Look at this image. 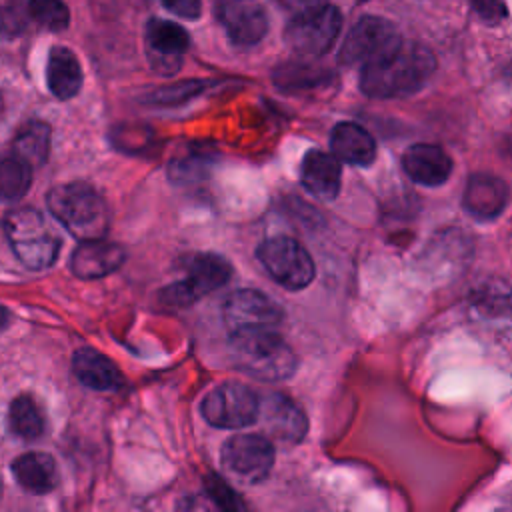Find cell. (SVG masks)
I'll list each match as a JSON object with an SVG mask.
<instances>
[{"mask_svg": "<svg viewBox=\"0 0 512 512\" xmlns=\"http://www.w3.org/2000/svg\"><path fill=\"white\" fill-rule=\"evenodd\" d=\"M436 70L432 50L418 42L400 40L384 54L362 64L360 90L370 98H404L426 86Z\"/></svg>", "mask_w": 512, "mask_h": 512, "instance_id": "1", "label": "cell"}, {"mask_svg": "<svg viewBox=\"0 0 512 512\" xmlns=\"http://www.w3.org/2000/svg\"><path fill=\"white\" fill-rule=\"evenodd\" d=\"M230 354L238 370L262 382L288 380L298 368L292 346L272 328L234 330Z\"/></svg>", "mask_w": 512, "mask_h": 512, "instance_id": "2", "label": "cell"}, {"mask_svg": "<svg viewBox=\"0 0 512 512\" xmlns=\"http://www.w3.org/2000/svg\"><path fill=\"white\" fill-rule=\"evenodd\" d=\"M46 204L52 216L78 240L104 238L110 212L102 194L86 182H66L54 186Z\"/></svg>", "mask_w": 512, "mask_h": 512, "instance_id": "3", "label": "cell"}, {"mask_svg": "<svg viewBox=\"0 0 512 512\" xmlns=\"http://www.w3.org/2000/svg\"><path fill=\"white\" fill-rule=\"evenodd\" d=\"M4 232L16 258L30 270L50 268L60 252V236L34 208H14L4 216Z\"/></svg>", "mask_w": 512, "mask_h": 512, "instance_id": "4", "label": "cell"}, {"mask_svg": "<svg viewBox=\"0 0 512 512\" xmlns=\"http://www.w3.org/2000/svg\"><path fill=\"white\" fill-rule=\"evenodd\" d=\"M256 258L268 276L288 290L306 288L316 274L308 250L290 236H272L258 244Z\"/></svg>", "mask_w": 512, "mask_h": 512, "instance_id": "5", "label": "cell"}, {"mask_svg": "<svg viewBox=\"0 0 512 512\" xmlns=\"http://www.w3.org/2000/svg\"><path fill=\"white\" fill-rule=\"evenodd\" d=\"M232 276L230 262L214 252L196 254L188 264V274L160 292V302L174 308H184L202 296L224 286Z\"/></svg>", "mask_w": 512, "mask_h": 512, "instance_id": "6", "label": "cell"}, {"mask_svg": "<svg viewBox=\"0 0 512 512\" xmlns=\"http://www.w3.org/2000/svg\"><path fill=\"white\" fill-rule=\"evenodd\" d=\"M224 470L240 484L254 486L268 478L274 466V444L264 434H234L220 450Z\"/></svg>", "mask_w": 512, "mask_h": 512, "instance_id": "7", "label": "cell"}, {"mask_svg": "<svg viewBox=\"0 0 512 512\" xmlns=\"http://www.w3.org/2000/svg\"><path fill=\"white\" fill-rule=\"evenodd\" d=\"M258 394L244 384L224 382L214 386L202 400L200 412L204 420L216 428L240 430L256 422Z\"/></svg>", "mask_w": 512, "mask_h": 512, "instance_id": "8", "label": "cell"}, {"mask_svg": "<svg viewBox=\"0 0 512 512\" xmlns=\"http://www.w3.org/2000/svg\"><path fill=\"white\" fill-rule=\"evenodd\" d=\"M340 28V10L324 4L316 10L294 14L284 30V40L300 56H320L332 48Z\"/></svg>", "mask_w": 512, "mask_h": 512, "instance_id": "9", "label": "cell"}, {"mask_svg": "<svg viewBox=\"0 0 512 512\" xmlns=\"http://www.w3.org/2000/svg\"><path fill=\"white\" fill-rule=\"evenodd\" d=\"M400 40L402 38L390 20L380 16H364L348 32L338 52V60L346 66L366 64L390 50Z\"/></svg>", "mask_w": 512, "mask_h": 512, "instance_id": "10", "label": "cell"}, {"mask_svg": "<svg viewBox=\"0 0 512 512\" xmlns=\"http://www.w3.org/2000/svg\"><path fill=\"white\" fill-rule=\"evenodd\" d=\"M256 420L262 422L264 436L274 444L296 446L308 430V422L300 406L286 394H266L258 404Z\"/></svg>", "mask_w": 512, "mask_h": 512, "instance_id": "11", "label": "cell"}, {"mask_svg": "<svg viewBox=\"0 0 512 512\" xmlns=\"http://www.w3.org/2000/svg\"><path fill=\"white\" fill-rule=\"evenodd\" d=\"M222 316L230 332L242 328H272L280 324L284 312L270 296L252 288H240L226 296Z\"/></svg>", "mask_w": 512, "mask_h": 512, "instance_id": "12", "label": "cell"}, {"mask_svg": "<svg viewBox=\"0 0 512 512\" xmlns=\"http://www.w3.org/2000/svg\"><path fill=\"white\" fill-rule=\"evenodd\" d=\"M216 14L230 42L240 48L256 46L268 32L266 10L248 0H224Z\"/></svg>", "mask_w": 512, "mask_h": 512, "instance_id": "13", "label": "cell"}, {"mask_svg": "<svg viewBox=\"0 0 512 512\" xmlns=\"http://www.w3.org/2000/svg\"><path fill=\"white\" fill-rule=\"evenodd\" d=\"M146 46L154 68L162 74H172L180 68V60L190 48V36L180 24L152 18L146 24Z\"/></svg>", "mask_w": 512, "mask_h": 512, "instance_id": "14", "label": "cell"}, {"mask_svg": "<svg viewBox=\"0 0 512 512\" xmlns=\"http://www.w3.org/2000/svg\"><path fill=\"white\" fill-rule=\"evenodd\" d=\"M508 204V186L500 176L478 172L466 182L462 194V208L480 222L496 220Z\"/></svg>", "mask_w": 512, "mask_h": 512, "instance_id": "15", "label": "cell"}, {"mask_svg": "<svg viewBox=\"0 0 512 512\" xmlns=\"http://www.w3.org/2000/svg\"><path fill=\"white\" fill-rule=\"evenodd\" d=\"M126 260V250L104 238L82 240L70 258V268L74 276L82 280H96L116 272Z\"/></svg>", "mask_w": 512, "mask_h": 512, "instance_id": "16", "label": "cell"}, {"mask_svg": "<svg viewBox=\"0 0 512 512\" xmlns=\"http://www.w3.org/2000/svg\"><path fill=\"white\" fill-rule=\"evenodd\" d=\"M404 172L420 186H442L452 174V158L438 144H412L402 156Z\"/></svg>", "mask_w": 512, "mask_h": 512, "instance_id": "17", "label": "cell"}, {"mask_svg": "<svg viewBox=\"0 0 512 512\" xmlns=\"http://www.w3.org/2000/svg\"><path fill=\"white\" fill-rule=\"evenodd\" d=\"M300 182L312 196L332 200L340 192L342 162L334 154L312 148L302 158Z\"/></svg>", "mask_w": 512, "mask_h": 512, "instance_id": "18", "label": "cell"}, {"mask_svg": "<svg viewBox=\"0 0 512 512\" xmlns=\"http://www.w3.org/2000/svg\"><path fill=\"white\" fill-rule=\"evenodd\" d=\"M332 154L352 166H370L376 158V142L372 134L356 122H340L330 134Z\"/></svg>", "mask_w": 512, "mask_h": 512, "instance_id": "19", "label": "cell"}, {"mask_svg": "<svg viewBox=\"0 0 512 512\" xmlns=\"http://www.w3.org/2000/svg\"><path fill=\"white\" fill-rule=\"evenodd\" d=\"M72 370L84 386L100 392L120 388L124 382L118 366L94 348H80L72 358Z\"/></svg>", "mask_w": 512, "mask_h": 512, "instance_id": "20", "label": "cell"}, {"mask_svg": "<svg viewBox=\"0 0 512 512\" xmlns=\"http://www.w3.org/2000/svg\"><path fill=\"white\" fill-rule=\"evenodd\" d=\"M46 82L60 100L74 98L82 88V68L76 54L64 46H54L46 64Z\"/></svg>", "mask_w": 512, "mask_h": 512, "instance_id": "21", "label": "cell"}, {"mask_svg": "<svg viewBox=\"0 0 512 512\" xmlns=\"http://www.w3.org/2000/svg\"><path fill=\"white\" fill-rule=\"evenodd\" d=\"M12 474L16 482L34 494L52 492L58 484L56 462L44 452H26L12 462Z\"/></svg>", "mask_w": 512, "mask_h": 512, "instance_id": "22", "label": "cell"}, {"mask_svg": "<svg viewBox=\"0 0 512 512\" xmlns=\"http://www.w3.org/2000/svg\"><path fill=\"white\" fill-rule=\"evenodd\" d=\"M12 152L32 168L42 166L50 154V126L42 120H28L12 138Z\"/></svg>", "mask_w": 512, "mask_h": 512, "instance_id": "23", "label": "cell"}, {"mask_svg": "<svg viewBox=\"0 0 512 512\" xmlns=\"http://www.w3.org/2000/svg\"><path fill=\"white\" fill-rule=\"evenodd\" d=\"M332 74L326 68L314 66L310 62H284L272 72V80L280 90L300 92L326 84Z\"/></svg>", "mask_w": 512, "mask_h": 512, "instance_id": "24", "label": "cell"}, {"mask_svg": "<svg viewBox=\"0 0 512 512\" xmlns=\"http://www.w3.org/2000/svg\"><path fill=\"white\" fill-rule=\"evenodd\" d=\"M8 426L14 436L22 440H36L44 434V416L30 394H20L12 400L8 410Z\"/></svg>", "mask_w": 512, "mask_h": 512, "instance_id": "25", "label": "cell"}, {"mask_svg": "<svg viewBox=\"0 0 512 512\" xmlns=\"http://www.w3.org/2000/svg\"><path fill=\"white\" fill-rule=\"evenodd\" d=\"M32 184V166L20 156L0 154V202L22 198Z\"/></svg>", "mask_w": 512, "mask_h": 512, "instance_id": "26", "label": "cell"}, {"mask_svg": "<svg viewBox=\"0 0 512 512\" xmlns=\"http://www.w3.org/2000/svg\"><path fill=\"white\" fill-rule=\"evenodd\" d=\"M212 164H214V156L210 154V150L194 146L186 154L172 158L168 166V174L172 182L192 184L206 178L210 174Z\"/></svg>", "mask_w": 512, "mask_h": 512, "instance_id": "27", "label": "cell"}, {"mask_svg": "<svg viewBox=\"0 0 512 512\" xmlns=\"http://www.w3.org/2000/svg\"><path fill=\"white\" fill-rule=\"evenodd\" d=\"M28 14L38 26L52 32L64 30L70 22V12L62 0H30Z\"/></svg>", "mask_w": 512, "mask_h": 512, "instance_id": "28", "label": "cell"}, {"mask_svg": "<svg viewBox=\"0 0 512 512\" xmlns=\"http://www.w3.org/2000/svg\"><path fill=\"white\" fill-rule=\"evenodd\" d=\"M206 86H208V82L188 80V82H180V84H174V86L160 88L148 100L154 102V104H180V102L200 94Z\"/></svg>", "mask_w": 512, "mask_h": 512, "instance_id": "29", "label": "cell"}, {"mask_svg": "<svg viewBox=\"0 0 512 512\" xmlns=\"http://www.w3.org/2000/svg\"><path fill=\"white\" fill-rule=\"evenodd\" d=\"M204 488L208 492V498L222 510H242L244 502L240 500V496L216 474L206 476Z\"/></svg>", "mask_w": 512, "mask_h": 512, "instance_id": "30", "label": "cell"}, {"mask_svg": "<svg viewBox=\"0 0 512 512\" xmlns=\"http://www.w3.org/2000/svg\"><path fill=\"white\" fill-rule=\"evenodd\" d=\"M162 4L184 20H196L202 14V0H162Z\"/></svg>", "mask_w": 512, "mask_h": 512, "instance_id": "31", "label": "cell"}, {"mask_svg": "<svg viewBox=\"0 0 512 512\" xmlns=\"http://www.w3.org/2000/svg\"><path fill=\"white\" fill-rule=\"evenodd\" d=\"M476 14L486 22H500L506 14L502 0H472Z\"/></svg>", "mask_w": 512, "mask_h": 512, "instance_id": "32", "label": "cell"}, {"mask_svg": "<svg viewBox=\"0 0 512 512\" xmlns=\"http://www.w3.org/2000/svg\"><path fill=\"white\" fill-rule=\"evenodd\" d=\"M284 10H290L292 14H302L316 10L326 4V0H276Z\"/></svg>", "mask_w": 512, "mask_h": 512, "instance_id": "33", "label": "cell"}, {"mask_svg": "<svg viewBox=\"0 0 512 512\" xmlns=\"http://www.w3.org/2000/svg\"><path fill=\"white\" fill-rule=\"evenodd\" d=\"M8 326V310L4 306H0V332Z\"/></svg>", "mask_w": 512, "mask_h": 512, "instance_id": "34", "label": "cell"}, {"mask_svg": "<svg viewBox=\"0 0 512 512\" xmlns=\"http://www.w3.org/2000/svg\"><path fill=\"white\" fill-rule=\"evenodd\" d=\"M0 498H2V478H0Z\"/></svg>", "mask_w": 512, "mask_h": 512, "instance_id": "35", "label": "cell"}, {"mask_svg": "<svg viewBox=\"0 0 512 512\" xmlns=\"http://www.w3.org/2000/svg\"><path fill=\"white\" fill-rule=\"evenodd\" d=\"M0 110H2V98H0Z\"/></svg>", "mask_w": 512, "mask_h": 512, "instance_id": "36", "label": "cell"}, {"mask_svg": "<svg viewBox=\"0 0 512 512\" xmlns=\"http://www.w3.org/2000/svg\"><path fill=\"white\" fill-rule=\"evenodd\" d=\"M360 2H366V0H360Z\"/></svg>", "mask_w": 512, "mask_h": 512, "instance_id": "37", "label": "cell"}]
</instances>
